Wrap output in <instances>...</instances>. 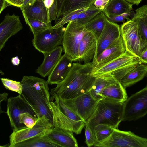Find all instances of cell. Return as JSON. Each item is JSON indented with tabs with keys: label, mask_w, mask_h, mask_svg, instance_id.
<instances>
[{
	"label": "cell",
	"mask_w": 147,
	"mask_h": 147,
	"mask_svg": "<svg viewBox=\"0 0 147 147\" xmlns=\"http://www.w3.org/2000/svg\"><path fill=\"white\" fill-rule=\"evenodd\" d=\"M46 133L17 143L13 147H62L49 138L47 135Z\"/></svg>",
	"instance_id": "obj_24"
},
{
	"label": "cell",
	"mask_w": 147,
	"mask_h": 147,
	"mask_svg": "<svg viewBox=\"0 0 147 147\" xmlns=\"http://www.w3.org/2000/svg\"><path fill=\"white\" fill-rule=\"evenodd\" d=\"M20 60L18 56L13 57L11 60V62L15 65H18L20 63Z\"/></svg>",
	"instance_id": "obj_46"
},
{
	"label": "cell",
	"mask_w": 147,
	"mask_h": 147,
	"mask_svg": "<svg viewBox=\"0 0 147 147\" xmlns=\"http://www.w3.org/2000/svg\"><path fill=\"white\" fill-rule=\"evenodd\" d=\"M23 16L51 25L48 21L47 10L42 0H35L31 5L21 11Z\"/></svg>",
	"instance_id": "obj_21"
},
{
	"label": "cell",
	"mask_w": 147,
	"mask_h": 147,
	"mask_svg": "<svg viewBox=\"0 0 147 147\" xmlns=\"http://www.w3.org/2000/svg\"><path fill=\"white\" fill-rule=\"evenodd\" d=\"M87 8L75 10L63 16L55 22V25L52 26V28H57L63 26L65 24L74 20L77 17L78 14Z\"/></svg>",
	"instance_id": "obj_33"
},
{
	"label": "cell",
	"mask_w": 147,
	"mask_h": 147,
	"mask_svg": "<svg viewBox=\"0 0 147 147\" xmlns=\"http://www.w3.org/2000/svg\"><path fill=\"white\" fill-rule=\"evenodd\" d=\"M62 100L86 123L94 112L99 101L94 99L89 92L73 99Z\"/></svg>",
	"instance_id": "obj_10"
},
{
	"label": "cell",
	"mask_w": 147,
	"mask_h": 147,
	"mask_svg": "<svg viewBox=\"0 0 147 147\" xmlns=\"http://www.w3.org/2000/svg\"><path fill=\"white\" fill-rule=\"evenodd\" d=\"M37 120V117L34 116L28 112L22 113L19 116L20 123L28 127H32Z\"/></svg>",
	"instance_id": "obj_36"
},
{
	"label": "cell",
	"mask_w": 147,
	"mask_h": 147,
	"mask_svg": "<svg viewBox=\"0 0 147 147\" xmlns=\"http://www.w3.org/2000/svg\"><path fill=\"white\" fill-rule=\"evenodd\" d=\"M65 28H52L34 35L32 42L35 48L43 54L50 52L62 42Z\"/></svg>",
	"instance_id": "obj_9"
},
{
	"label": "cell",
	"mask_w": 147,
	"mask_h": 147,
	"mask_svg": "<svg viewBox=\"0 0 147 147\" xmlns=\"http://www.w3.org/2000/svg\"><path fill=\"white\" fill-rule=\"evenodd\" d=\"M126 49L122 37L120 36L115 42L107 48L92 63L93 69L99 68L123 54Z\"/></svg>",
	"instance_id": "obj_16"
},
{
	"label": "cell",
	"mask_w": 147,
	"mask_h": 147,
	"mask_svg": "<svg viewBox=\"0 0 147 147\" xmlns=\"http://www.w3.org/2000/svg\"><path fill=\"white\" fill-rule=\"evenodd\" d=\"M114 129L106 124H99L96 125L94 128V131L96 144L102 142L108 137L112 133Z\"/></svg>",
	"instance_id": "obj_31"
},
{
	"label": "cell",
	"mask_w": 147,
	"mask_h": 147,
	"mask_svg": "<svg viewBox=\"0 0 147 147\" xmlns=\"http://www.w3.org/2000/svg\"><path fill=\"white\" fill-rule=\"evenodd\" d=\"M9 6L10 5L6 0H0V14L4 9Z\"/></svg>",
	"instance_id": "obj_45"
},
{
	"label": "cell",
	"mask_w": 147,
	"mask_h": 147,
	"mask_svg": "<svg viewBox=\"0 0 147 147\" xmlns=\"http://www.w3.org/2000/svg\"><path fill=\"white\" fill-rule=\"evenodd\" d=\"M86 31L83 26L74 21L68 23L65 28L62 42L63 49L73 61H76L78 59L79 44Z\"/></svg>",
	"instance_id": "obj_8"
},
{
	"label": "cell",
	"mask_w": 147,
	"mask_h": 147,
	"mask_svg": "<svg viewBox=\"0 0 147 147\" xmlns=\"http://www.w3.org/2000/svg\"><path fill=\"white\" fill-rule=\"evenodd\" d=\"M9 144H7L5 145H0V147H9Z\"/></svg>",
	"instance_id": "obj_48"
},
{
	"label": "cell",
	"mask_w": 147,
	"mask_h": 147,
	"mask_svg": "<svg viewBox=\"0 0 147 147\" xmlns=\"http://www.w3.org/2000/svg\"><path fill=\"white\" fill-rule=\"evenodd\" d=\"M21 83L20 94L29 106L32 115L37 117H45L53 124L48 84L44 79L25 76Z\"/></svg>",
	"instance_id": "obj_1"
},
{
	"label": "cell",
	"mask_w": 147,
	"mask_h": 147,
	"mask_svg": "<svg viewBox=\"0 0 147 147\" xmlns=\"http://www.w3.org/2000/svg\"><path fill=\"white\" fill-rule=\"evenodd\" d=\"M102 12L94 5L81 12L74 21L79 24L84 26L99 13Z\"/></svg>",
	"instance_id": "obj_30"
},
{
	"label": "cell",
	"mask_w": 147,
	"mask_h": 147,
	"mask_svg": "<svg viewBox=\"0 0 147 147\" xmlns=\"http://www.w3.org/2000/svg\"><path fill=\"white\" fill-rule=\"evenodd\" d=\"M24 0H6L10 5L20 7L22 5Z\"/></svg>",
	"instance_id": "obj_42"
},
{
	"label": "cell",
	"mask_w": 147,
	"mask_h": 147,
	"mask_svg": "<svg viewBox=\"0 0 147 147\" xmlns=\"http://www.w3.org/2000/svg\"><path fill=\"white\" fill-rule=\"evenodd\" d=\"M116 81H117L108 75L96 77L89 92L94 99L99 100L102 99L100 94L104 89Z\"/></svg>",
	"instance_id": "obj_25"
},
{
	"label": "cell",
	"mask_w": 147,
	"mask_h": 147,
	"mask_svg": "<svg viewBox=\"0 0 147 147\" xmlns=\"http://www.w3.org/2000/svg\"><path fill=\"white\" fill-rule=\"evenodd\" d=\"M123 103L103 98L100 99L98 102L94 112L86 123L93 133L95 127L99 124H106L113 128H117L121 121Z\"/></svg>",
	"instance_id": "obj_4"
},
{
	"label": "cell",
	"mask_w": 147,
	"mask_h": 147,
	"mask_svg": "<svg viewBox=\"0 0 147 147\" xmlns=\"http://www.w3.org/2000/svg\"><path fill=\"white\" fill-rule=\"evenodd\" d=\"M98 147H147V139L137 135L131 131H123L114 128L107 138L96 144Z\"/></svg>",
	"instance_id": "obj_7"
},
{
	"label": "cell",
	"mask_w": 147,
	"mask_h": 147,
	"mask_svg": "<svg viewBox=\"0 0 147 147\" xmlns=\"http://www.w3.org/2000/svg\"><path fill=\"white\" fill-rule=\"evenodd\" d=\"M63 50L62 46H59L51 51L43 54V61L37 69V73L44 77L48 76L61 58Z\"/></svg>",
	"instance_id": "obj_19"
},
{
	"label": "cell",
	"mask_w": 147,
	"mask_h": 147,
	"mask_svg": "<svg viewBox=\"0 0 147 147\" xmlns=\"http://www.w3.org/2000/svg\"><path fill=\"white\" fill-rule=\"evenodd\" d=\"M100 96L105 100L123 103L127 98L125 89L117 81L106 86Z\"/></svg>",
	"instance_id": "obj_20"
},
{
	"label": "cell",
	"mask_w": 147,
	"mask_h": 147,
	"mask_svg": "<svg viewBox=\"0 0 147 147\" xmlns=\"http://www.w3.org/2000/svg\"><path fill=\"white\" fill-rule=\"evenodd\" d=\"M73 61L65 54L60 60L48 76V84H57L66 78L71 67Z\"/></svg>",
	"instance_id": "obj_18"
},
{
	"label": "cell",
	"mask_w": 147,
	"mask_h": 147,
	"mask_svg": "<svg viewBox=\"0 0 147 147\" xmlns=\"http://www.w3.org/2000/svg\"><path fill=\"white\" fill-rule=\"evenodd\" d=\"M147 113V86L132 95L123 103L121 121L136 120Z\"/></svg>",
	"instance_id": "obj_5"
},
{
	"label": "cell",
	"mask_w": 147,
	"mask_h": 147,
	"mask_svg": "<svg viewBox=\"0 0 147 147\" xmlns=\"http://www.w3.org/2000/svg\"><path fill=\"white\" fill-rule=\"evenodd\" d=\"M120 30L126 50L138 57L147 48V42L142 38L137 24L132 19L127 20L120 26Z\"/></svg>",
	"instance_id": "obj_6"
},
{
	"label": "cell",
	"mask_w": 147,
	"mask_h": 147,
	"mask_svg": "<svg viewBox=\"0 0 147 147\" xmlns=\"http://www.w3.org/2000/svg\"><path fill=\"white\" fill-rule=\"evenodd\" d=\"M96 0H65L60 13L64 16L75 10L88 8L94 5Z\"/></svg>",
	"instance_id": "obj_28"
},
{
	"label": "cell",
	"mask_w": 147,
	"mask_h": 147,
	"mask_svg": "<svg viewBox=\"0 0 147 147\" xmlns=\"http://www.w3.org/2000/svg\"><path fill=\"white\" fill-rule=\"evenodd\" d=\"M131 14V13H124L119 15L107 18L108 20L112 22H123L125 19L129 20V18Z\"/></svg>",
	"instance_id": "obj_39"
},
{
	"label": "cell",
	"mask_w": 147,
	"mask_h": 147,
	"mask_svg": "<svg viewBox=\"0 0 147 147\" xmlns=\"http://www.w3.org/2000/svg\"><path fill=\"white\" fill-rule=\"evenodd\" d=\"M53 114V126L46 134L51 140L62 147H78L77 140L73 133H81L85 125L84 121L73 120L64 115L53 102L50 100Z\"/></svg>",
	"instance_id": "obj_3"
},
{
	"label": "cell",
	"mask_w": 147,
	"mask_h": 147,
	"mask_svg": "<svg viewBox=\"0 0 147 147\" xmlns=\"http://www.w3.org/2000/svg\"><path fill=\"white\" fill-rule=\"evenodd\" d=\"M55 101L54 103L61 112L65 115L73 120L79 121H83L78 115L71 111L64 103L58 96L54 92L50 93Z\"/></svg>",
	"instance_id": "obj_29"
},
{
	"label": "cell",
	"mask_w": 147,
	"mask_h": 147,
	"mask_svg": "<svg viewBox=\"0 0 147 147\" xmlns=\"http://www.w3.org/2000/svg\"><path fill=\"white\" fill-rule=\"evenodd\" d=\"M109 0H96L94 5L102 11Z\"/></svg>",
	"instance_id": "obj_40"
},
{
	"label": "cell",
	"mask_w": 147,
	"mask_h": 147,
	"mask_svg": "<svg viewBox=\"0 0 147 147\" xmlns=\"http://www.w3.org/2000/svg\"><path fill=\"white\" fill-rule=\"evenodd\" d=\"M25 112H28L32 115L29 106L20 94L16 96L8 99L7 113L13 131L26 127L21 124L19 121L20 115Z\"/></svg>",
	"instance_id": "obj_12"
},
{
	"label": "cell",
	"mask_w": 147,
	"mask_h": 147,
	"mask_svg": "<svg viewBox=\"0 0 147 147\" xmlns=\"http://www.w3.org/2000/svg\"><path fill=\"white\" fill-rule=\"evenodd\" d=\"M141 62L146 64L147 63V48L144 49L138 57Z\"/></svg>",
	"instance_id": "obj_41"
},
{
	"label": "cell",
	"mask_w": 147,
	"mask_h": 147,
	"mask_svg": "<svg viewBox=\"0 0 147 147\" xmlns=\"http://www.w3.org/2000/svg\"><path fill=\"white\" fill-rule=\"evenodd\" d=\"M138 64H131L125 66L114 70L107 75H110L119 82L123 78L133 69Z\"/></svg>",
	"instance_id": "obj_34"
},
{
	"label": "cell",
	"mask_w": 147,
	"mask_h": 147,
	"mask_svg": "<svg viewBox=\"0 0 147 147\" xmlns=\"http://www.w3.org/2000/svg\"><path fill=\"white\" fill-rule=\"evenodd\" d=\"M44 3L47 9L49 22L51 23L56 20L57 15V7L56 0H45Z\"/></svg>",
	"instance_id": "obj_35"
},
{
	"label": "cell",
	"mask_w": 147,
	"mask_h": 147,
	"mask_svg": "<svg viewBox=\"0 0 147 147\" xmlns=\"http://www.w3.org/2000/svg\"><path fill=\"white\" fill-rule=\"evenodd\" d=\"M43 0V1L44 2V1L45 0Z\"/></svg>",
	"instance_id": "obj_49"
},
{
	"label": "cell",
	"mask_w": 147,
	"mask_h": 147,
	"mask_svg": "<svg viewBox=\"0 0 147 147\" xmlns=\"http://www.w3.org/2000/svg\"><path fill=\"white\" fill-rule=\"evenodd\" d=\"M23 28L20 17L14 14H7L0 23V51L8 39Z\"/></svg>",
	"instance_id": "obj_15"
},
{
	"label": "cell",
	"mask_w": 147,
	"mask_h": 147,
	"mask_svg": "<svg viewBox=\"0 0 147 147\" xmlns=\"http://www.w3.org/2000/svg\"><path fill=\"white\" fill-rule=\"evenodd\" d=\"M106 18L103 13L101 12L83 26L87 31L93 34L97 41L103 29Z\"/></svg>",
	"instance_id": "obj_26"
},
{
	"label": "cell",
	"mask_w": 147,
	"mask_h": 147,
	"mask_svg": "<svg viewBox=\"0 0 147 147\" xmlns=\"http://www.w3.org/2000/svg\"><path fill=\"white\" fill-rule=\"evenodd\" d=\"M97 41L93 34L89 32L85 33L79 44L76 61L84 63L91 62L94 58L96 49Z\"/></svg>",
	"instance_id": "obj_17"
},
{
	"label": "cell",
	"mask_w": 147,
	"mask_h": 147,
	"mask_svg": "<svg viewBox=\"0 0 147 147\" xmlns=\"http://www.w3.org/2000/svg\"><path fill=\"white\" fill-rule=\"evenodd\" d=\"M57 7V15L55 20V22L58 20L60 16V13L62 7L65 0H56Z\"/></svg>",
	"instance_id": "obj_43"
},
{
	"label": "cell",
	"mask_w": 147,
	"mask_h": 147,
	"mask_svg": "<svg viewBox=\"0 0 147 147\" xmlns=\"http://www.w3.org/2000/svg\"><path fill=\"white\" fill-rule=\"evenodd\" d=\"M94 68L92 62L83 64L73 63L66 78L51 89V92L64 100L73 99L89 92L96 78L92 74Z\"/></svg>",
	"instance_id": "obj_2"
},
{
	"label": "cell",
	"mask_w": 147,
	"mask_h": 147,
	"mask_svg": "<svg viewBox=\"0 0 147 147\" xmlns=\"http://www.w3.org/2000/svg\"><path fill=\"white\" fill-rule=\"evenodd\" d=\"M147 72L146 64L138 63L119 82L126 89L143 79L146 76Z\"/></svg>",
	"instance_id": "obj_23"
},
{
	"label": "cell",
	"mask_w": 147,
	"mask_h": 147,
	"mask_svg": "<svg viewBox=\"0 0 147 147\" xmlns=\"http://www.w3.org/2000/svg\"><path fill=\"white\" fill-rule=\"evenodd\" d=\"M133 5L125 0H109L102 12L107 18L131 13Z\"/></svg>",
	"instance_id": "obj_22"
},
{
	"label": "cell",
	"mask_w": 147,
	"mask_h": 147,
	"mask_svg": "<svg viewBox=\"0 0 147 147\" xmlns=\"http://www.w3.org/2000/svg\"><path fill=\"white\" fill-rule=\"evenodd\" d=\"M135 11L131 19L136 23L142 38L147 42V5L137 9Z\"/></svg>",
	"instance_id": "obj_27"
},
{
	"label": "cell",
	"mask_w": 147,
	"mask_h": 147,
	"mask_svg": "<svg viewBox=\"0 0 147 147\" xmlns=\"http://www.w3.org/2000/svg\"><path fill=\"white\" fill-rule=\"evenodd\" d=\"M129 3L138 5L142 0H125Z\"/></svg>",
	"instance_id": "obj_47"
},
{
	"label": "cell",
	"mask_w": 147,
	"mask_h": 147,
	"mask_svg": "<svg viewBox=\"0 0 147 147\" xmlns=\"http://www.w3.org/2000/svg\"><path fill=\"white\" fill-rule=\"evenodd\" d=\"M120 36V26L109 21L106 17L103 29L97 40L96 50L92 62H94L102 51Z\"/></svg>",
	"instance_id": "obj_13"
},
{
	"label": "cell",
	"mask_w": 147,
	"mask_h": 147,
	"mask_svg": "<svg viewBox=\"0 0 147 147\" xmlns=\"http://www.w3.org/2000/svg\"><path fill=\"white\" fill-rule=\"evenodd\" d=\"M85 126V142L88 147H90L96 143V139L94 134L86 123Z\"/></svg>",
	"instance_id": "obj_38"
},
{
	"label": "cell",
	"mask_w": 147,
	"mask_h": 147,
	"mask_svg": "<svg viewBox=\"0 0 147 147\" xmlns=\"http://www.w3.org/2000/svg\"><path fill=\"white\" fill-rule=\"evenodd\" d=\"M35 0H24L22 5L20 7L21 11L32 4Z\"/></svg>",
	"instance_id": "obj_44"
},
{
	"label": "cell",
	"mask_w": 147,
	"mask_h": 147,
	"mask_svg": "<svg viewBox=\"0 0 147 147\" xmlns=\"http://www.w3.org/2000/svg\"><path fill=\"white\" fill-rule=\"evenodd\" d=\"M35 125L32 128L26 127L13 131L9 136V147H13L15 144L33 137L44 134L53 127L47 119L45 117H38Z\"/></svg>",
	"instance_id": "obj_11"
},
{
	"label": "cell",
	"mask_w": 147,
	"mask_h": 147,
	"mask_svg": "<svg viewBox=\"0 0 147 147\" xmlns=\"http://www.w3.org/2000/svg\"><path fill=\"white\" fill-rule=\"evenodd\" d=\"M141 63L138 57L126 50L123 54L115 59L99 68L93 69L92 74L95 77L102 76L125 66Z\"/></svg>",
	"instance_id": "obj_14"
},
{
	"label": "cell",
	"mask_w": 147,
	"mask_h": 147,
	"mask_svg": "<svg viewBox=\"0 0 147 147\" xmlns=\"http://www.w3.org/2000/svg\"><path fill=\"white\" fill-rule=\"evenodd\" d=\"M1 80L6 89L16 92L19 94L21 93L22 86L20 82L4 78H1Z\"/></svg>",
	"instance_id": "obj_37"
},
{
	"label": "cell",
	"mask_w": 147,
	"mask_h": 147,
	"mask_svg": "<svg viewBox=\"0 0 147 147\" xmlns=\"http://www.w3.org/2000/svg\"><path fill=\"white\" fill-rule=\"evenodd\" d=\"M23 16L25 22L29 26L33 35L52 28L51 25L39 20L28 18L24 16Z\"/></svg>",
	"instance_id": "obj_32"
}]
</instances>
